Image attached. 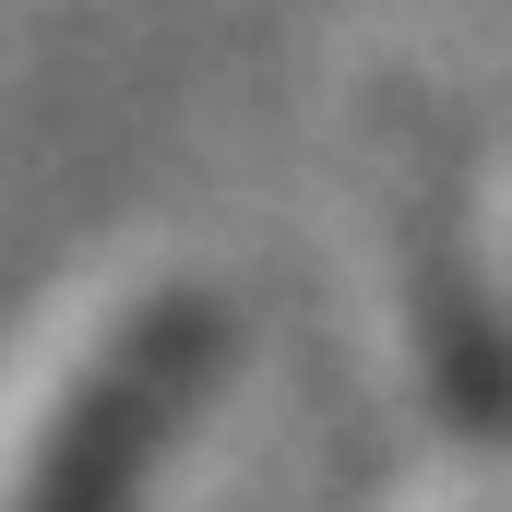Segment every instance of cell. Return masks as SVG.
Listing matches in <instances>:
<instances>
[{"mask_svg":"<svg viewBox=\"0 0 512 512\" xmlns=\"http://www.w3.org/2000/svg\"><path fill=\"white\" fill-rule=\"evenodd\" d=\"M203 358H215V310H203V298H155V310H131L120 346L72 382L60 429L36 441L12 512H131V477H143V453L179 429Z\"/></svg>","mask_w":512,"mask_h":512,"instance_id":"1","label":"cell"}]
</instances>
